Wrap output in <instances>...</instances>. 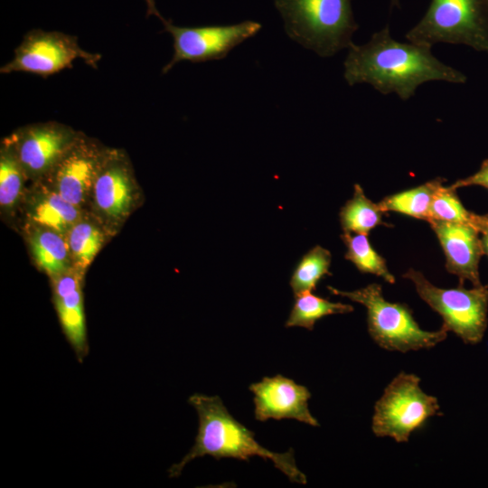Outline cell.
I'll list each match as a JSON object with an SVG mask.
<instances>
[{"label":"cell","mask_w":488,"mask_h":488,"mask_svg":"<svg viewBox=\"0 0 488 488\" xmlns=\"http://www.w3.org/2000/svg\"><path fill=\"white\" fill-rule=\"evenodd\" d=\"M343 62V77L350 86L368 83L381 94H397L402 100L431 80L465 83L466 76L436 59L431 47L400 42L389 26L372 34L362 45L353 42Z\"/></svg>","instance_id":"obj_1"},{"label":"cell","mask_w":488,"mask_h":488,"mask_svg":"<svg viewBox=\"0 0 488 488\" xmlns=\"http://www.w3.org/2000/svg\"><path fill=\"white\" fill-rule=\"evenodd\" d=\"M188 402L197 412L198 432L190 451L169 468V477H179L188 463L205 455L217 460L235 458L244 461L259 456L272 461L292 483H307L306 476L296 466L292 448L277 453L262 446L255 439V434L230 415L220 397L194 393Z\"/></svg>","instance_id":"obj_2"},{"label":"cell","mask_w":488,"mask_h":488,"mask_svg":"<svg viewBox=\"0 0 488 488\" xmlns=\"http://www.w3.org/2000/svg\"><path fill=\"white\" fill-rule=\"evenodd\" d=\"M289 38L321 57L349 48L359 28L351 0H274Z\"/></svg>","instance_id":"obj_3"},{"label":"cell","mask_w":488,"mask_h":488,"mask_svg":"<svg viewBox=\"0 0 488 488\" xmlns=\"http://www.w3.org/2000/svg\"><path fill=\"white\" fill-rule=\"evenodd\" d=\"M327 288L333 295L366 307L368 332L383 349L400 352L430 349L447 336L448 332L442 326L433 332L421 329L413 317L412 310L406 304L387 301L381 286L377 283L353 291H342L333 286Z\"/></svg>","instance_id":"obj_4"},{"label":"cell","mask_w":488,"mask_h":488,"mask_svg":"<svg viewBox=\"0 0 488 488\" xmlns=\"http://www.w3.org/2000/svg\"><path fill=\"white\" fill-rule=\"evenodd\" d=\"M405 37L428 47L438 42L464 44L488 53V0H431Z\"/></svg>","instance_id":"obj_5"},{"label":"cell","mask_w":488,"mask_h":488,"mask_svg":"<svg viewBox=\"0 0 488 488\" xmlns=\"http://www.w3.org/2000/svg\"><path fill=\"white\" fill-rule=\"evenodd\" d=\"M403 277L410 280L420 298L442 316V327L447 332L468 344L483 340L488 324V286L466 289L459 284L456 288H441L414 268Z\"/></svg>","instance_id":"obj_6"},{"label":"cell","mask_w":488,"mask_h":488,"mask_svg":"<svg viewBox=\"0 0 488 488\" xmlns=\"http://www.w3.org/2000/svg\"><path fill=\"white\" fill-rule=\"evenodd\" d=\"M436 415H441L437 399L422 390L418 376L402 371L376 402L371 428L377 436L408 442L412 432Z\"/></svg>","instance_id":"obj_7"},{"label":"cell","mask_w":488,"mask_h":488,"mask_svg":"<svg viewBox=\"0 0 488 488\" xmlns=\"http://www.w3.org/2000/svg\"><path fill=\"white\" fill-rule=\"evenodd\" d=\"M145 2L147 15L156 16L162 22L164 31L173 37L174 54L170 61L163 67L164 74L183 61L205 62L221 60L233 48L255 36L261 29V23L249 20L230 25L177 26L171 20L162 16L155 0Z\"/></svg>","instance_id":"obj_8"},{"label":"cell","mask_w":488,"mask_h":488,"mask_svg":"<svg viewBox=\"0 0 488 488\" xmlns=\"http://www.w3.org/2000/svg\"><path fill=\"white\" fill-rule=\"evenodd\" d=\"M101 56L80 47L76 36L57 31L33 29L27 32L14 50L13 59L3 65L1 73L29 72L47 78L81 59L97 68Z\"/></svg>","instance_id":"obj_9"},{"label":"cell","mask_w":488,"mask_h":488,"mask_svg":"<svg viewBox=\"0 0 488 488\" xmlns=\"http://www.w3.org/2000/svg\"><path fill=\"white\" fill-rule=\"evenodd\" d=\"M80 135L68 126L49 121L19 128L8 141L23 171L42 174L53 169Z\"/></svg>","instance_id":"obj_10"},{"label":"cell","mask_w":488,"mask_h":488,"mask_svg":"<svg viewBox=\"0 0 488 488\" xmlns=\"http://www.w3.org/2000/svg\"><path fill=\"white\" fill-rule=\"evenodd\" d=\"M249 390L254 394V415L257 420L289 418L319 427L317 419L309 410L311 393L305 386L277 374L252 383Z\"/></svg>","instance_id":"obj_11"},{"label":"cell","mask_w":488,"mask_h":488,"mask_svg":"<svg viewBox=\"0 0 488 488\" xmlns=\"http://www.w3.org/2000/svg\"><path fill=\"white\" fill-rule=\"evenodd\" d=\"M108 154L80 135L52 170L58 193L78 206L94 184Z\"/></svg>","instance_id":"obj_12"},{"label":"cell","mask_w":488,"mask_h":488,"mask_svg":"<svg viewBox=\"0 0 488 488\" xmlns=\"http://www.w3.org/2000/svg\"><path fill=\"white\" fill-rule=\"evenodd\" d=\"M428 223L443 249L446 270L458 277L460 285L468 280L474 287L483 286L479 262L483 250L479 231L469 224L435 220Z\"/></svg>","instance_id":"obj_13"},{"label":"cell","mask_w":488,"mask_h":488,"mask_svg":"<svg viewBox=\"0 0 488 488\" xmlns=\"http://www.w3.org/2000/svg\"><path fill=\"white\" fill-rule=\"evenodd\" d=\"M53 298L62 332L79 362H82L89 347L80 278L74 275L60 277L54 285Z\"/></svg>","instance_id":"obj_14"},{"label":"cell","mask_w":488,"mask_h":488,"mask_svg":"<svg viewBox=\"0 0 488 488\" xmlns=\"http://www.w3.org/2000/svg\"><path fill=\"white\" fill-rule=\"evenodd\" d=\"M99 208L111 217L125 215L132 202L133 182L127 163L108 153L93 184Z\"/></svg>","instance_id":"obj_15"},{"label":"cell","mask_w":488,"mask_h":488,"mask_svg":"<svg viewBox=\"0 0 488 488\" xmlns=\"http://www.w3.org/2000/svg\"><path fill=\"white\" fill-rule=\"evenodd\" d=\"M445 178L437 177L421 185L383 198L379 205L384 211H395L419 220L428 221L429 209Z\"/></svg>","instance_id":"obj_16"},{"label":"cell","mask_w":488,"mask_h":488,"mask_svg":"<svg viewBox=\"0 0 488 488\" xmlns=\"http://www.w3.org/2000/svg\"><path fill=\"white\" fill-rule=\"evenodd\" d=\"M384 213L379 203L367 198L361 186L356 183L352 197L340 210L339 219L343 232L369 235L377 226H389L382 220Z\"/></svg>","instance_id":"obj_17"},{"label":"cell","mask_w":488,"mask_h":488,"mask_svg":"<svg viewBox=\"0 0 488 488\" xmlns=\"http://www.w3.org/2000/svg\"><path fill=\"white\" fill-rule=\"evenodd\" d=\"M295 297L296 301L286 322V327L298 326L312 331L314 324L326 315L353 311V306L351 305L331 302L312 292Z\"/></svg>","instance_id":"obj_18"},{"label":"cell","mask_w":488,"mask_h":488,"mask_svg":"<svg viewBox=\"0 0 488 488\" xmlns=\"http://www.w3.org/2000/svg\"><path fill=\"white\" fill-rule=\"evenodd\" d=\"M367 234L343 232L341 239L346 247L345 259L354 264L362 273H369L395 283L386 260L372 248Z\"/></svg>","instance_id":"obj_19"},{"label":"cell","mask_w":488,"mask_h":488,"mask_svg":"<svg viewBox=\"0 0 488 488\" xmlns=\"http://www.w3.org/2000/svg\"><path fill=\"white\" fill-rule=\"evenodd\" d=\"M331 252L320 245L306 252L297 263L290 278L289 284L295 296L312 292L322 277L331 275Z\"/></svg>","instance_id":"obj_20"},{"label":"cell","mask_w":488,"mask_h":488,"mask_svg":"<svg viewBox=\"0 0 488 488\" xmlns=\"http://www.w3.org/2000/svg\"><path fill=\"white\" fill-rule=\"evenodd\" d=\"M31 246L38 265L47 273L60 275L66 271L70 247L56 231L35 232L31 238Z\"/></svg>","instance_id":"obj_21"},{"label":"cell","mask_w":488,"mask_h":488,"mask_svg":"<svg viewBox=\"0 0 488 488\" xmlns=\"http://www.w3.org/2000/svg\"><path fill=\"white\" fill-rule=\"evenodd\" d=\"M79 217L75 205L66 201L58 192H53L38 202L33 212V220L57 232H64L73 227Z\"/></svg>","instance_id":"obj_22"},{"label":"cell","mask_w":488,"mask_h":488,"mask_svg":"<svg viewBox=\"0 0 488 488\" xmlns=\"http://www.w3.org/2000/svg\"><path fill=\"white\" fill-rule=\"evenodd\" d=\"M477 215L465 209L458 198L455 189L442 185L433 198L427 222L435 220L469 224L475 228Z\"/></svg>","instance_id":"obj_23"},{"label":"cell","mask_w":488,"mask_h":488,"mask_svg":"<svg viewBox=\"0 0 488 488\" xmlns=\"http://www.w3.org/2000/svg\"><path fill=\"white\" fill-rule=\"evenodd\" d=\"M23 166L9 143L5 141L0 156V202L10 206L17 199L22 189Z\"/></svg>","instance_id":"obj_24"},{"label":"cell","mask_w":488,"mask_h":488,"mask_svg":"<svg viewBox=\"0 0 488 488\" xmlns=\"http://www.w3.org/2000/svg\"><path fill=\"white\" fill-rule=\"evenodd\" d=\"M102 235L93 225L81 222L71 227L69 237L70 250L77 263L85 268L100 249Z\"/></svg>","instance_id":"obj_25"},{"label":"cell","mask_w":488,"mask_h":488,"mask_svg":"<svg viewBox=\"0 0 488 488\" xmlns=\"http://www.w3.org/2000/svg\"><path fill=\"white\" fill-rule=\"evenodd\" d=\"M482 186L488 189V159L482 162L480 168L472 175L459 179L450 186L455 190L467 186Z\"/></svg>","instance_id":"obj_26"},{"label":"cell","mask_w":488,"mask_h":488,"mask_svg":"<svg viewBox=\"0 0 488 488\" xmlns=\"http://www.w3.org/2000/svg\"><path fill=\"white\" fill-rule=\"evenodd\" d=\"M475 229L479 231L483 255L488 257V212L477 216Z\"/></svg>","instance_id":"obj_27"},{"label":"cell","mask_w":488,"mask_h":488,"mask_svg":"<svg viewBox=\"0 0 488 488\" xmlns=\"http://www.w3.org/2000/svg\"><path fill=\"white\" fill-rule=\"evenodd\" d=\"M391 6H399V0H390Z\"/></svg>","instance_id":"obj_28"}]
</instances>
